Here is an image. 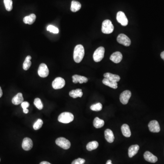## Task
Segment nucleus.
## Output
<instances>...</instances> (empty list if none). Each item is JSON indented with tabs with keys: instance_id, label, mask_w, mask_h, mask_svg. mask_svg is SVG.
<instances>
[{
	"instance_id": "obj_1",
	"label": "nucleus",
	"mask_w": 164,
	"mask_h": 164,
	"mask_svg": "<svg viewBox=\"0 0 164 164\" xmlns=\"http://www.w3.org/2000/svg\"><path fill=\"white\" fill-rule=\"evenodd\" d=\"M84 56V48L81 44L76 46L73 52V59L77 63H80L83 60Z\"/></svg>"
},
{
	"instance_id": "obj_2",
	"label": "nucleus",
	"mask_w": 164,
	"mask_h": 164,
	"mask_svg": "<svg viewBox=\"0 0 164 164\" xmlns=\"http://www.w3.org/2000/svg\"><path fill=\"white\" fill-rule=\"evenodd\" d=\"M74 119V116L70 112H64L61 114L58 117V120L60 122L64 124H68L71 122Z\"/></svg>"
},
{
	"instance_id": "obj_3",
	"label": "nucleus",
	"mask_w": 164,
	"mask_h": 164,
	"mask_svg": "<svg viewBox=\"0 0 164 164\" xmlns=\"http://www.w3.org/2000/svg\"><path fill=\"white\" fill-rule=\"evenodd\" d=\"M102 31L105 34H110L114 30V27L111 21L105 20L103 22L102 25Z\"/></svg>"
},
{
	"instance_id": "obj_4",
	"label": "nucleus",
	"mask_w": 164,
	"mask_h": 164,
	"mask_svg": "<svg viewBox=\"0 0 164 164\" xmlns=\"http://www.w3.org/2000/svg\"><path fill=\"white\" fill-rule=\"evenodd\" d=\"M105 49L100 47L96 49L93 55V59L95 62H99L103 59L105 55Z\"/></svg>"
},
{
	"instance_id": "obj_5",
	"label": "nucleus",
	"mask_w": 164,
	"mask_h": 164,
	"mask_svg": "<svg viewBox=\"0 0 164 164\" xmlns=\"http://www.w3.org/2000/svg\"><path fill=\"white\" fill-rule=\"evenodd\" d=\"M56 144L57 145L64 149H68L71 147L70 141L64 137H60L57 139L56 140Z\"/></svg>"
},
{
	"instance_id": "obj_6",
	"label": "nucleus",
	"mask_w": 164,
	"mask_h": 164,
	"mask_svg": "<svg viewBox=\"0 0 164 164\" xmlns=\"http://www.w3.org/2000/svg\"><path fill=\"white\" fill-rule=\"evenodd\" d=\"M65 81L61 77L56 78L52 83V88L54 89H62L65 86Z\"/></svg>"
},
{
	"instance_id": "obj_7",
	"label": "nucleus",
	"mask_w": 164,
	"mask_h": 164,
	"mask_svg": "<svg viewBox=\"0 0 164 164\" xmlns=\"http://www.w3.org/2000/svg\"><path fill=\"white\" fill-rule=\"evenodd\" d=\"M117 41L119 43L126 47H129L131 44L130 39L124 34H120L119 35L117 38Z\"/></svg>"
},
{
	"instance_id": "obj_8",
	"label": "nucleus",
	"mask_w": 164,
	"mask_h": 164,
	"mask_svg": "<svg viewBox=\"0 0 164 164\" xmlns=\"http://www.w3.org/2000/svg\"><path fill=\"white\" fill-rule=\"evenodd\" d=\"M38 74L42 77H46L49 74V69L46 64L42 63L39 66L38 69Z\"/></svg>"
},
{
	"instance_id": "obj_9",
	"label": "nucleus",
	"mask_w": 164,
	"mask_h": 164,
	"mask_svg": "<svg viewBox=\"0 0 164 164\" xmlns=\"http://www.w3.org/2000/svg\"><path fill=\"white\" fill-rule=\"evenodd\" d=\"M117 21L121 24V25L126 26L128 24V20L124 13L119 11L117 13L116 16Z\"/></svg>"
},
{
	"instance_id": "obj_10",
	"label": "nucleus",
	"mask_w": 164,
	"mask_h": 164,
	"mask_svg": "<svg viewBox=\"0 0 164 164\" xmlns=\"http://www.w3.org/2000/svg\"><path fill=\"white\" fill-rule=\"evenodd\" d=\"M131 96V93L129 90H125L123 91L120 94V102L123 105H126L129 102V99Z\"/></svg>"
},
{
	"instance_id": "obj_11",
	"label": "nucleus",
	"mask_w": 164,
	"mask_h": 164,
	"mask_svg": "<svg viewBox=\"0 0 164 164\" xmlns=\"http://www.w3.org/2000/svg\"><path fill=\"white\" fill-rule=\"evenodd\" d=\"M148 127L149 131L153 133H158L160 131V125L156 120H152L149 123Z\"/></svg>"
},
{
	"instance_id": "obj_12",
	"label": "nucleus",
	"mask_w": 164,
	"mask_h": 164,
	"mask_svg": "<svg viewBox=\"0 0 164 164\" xmlns=\"http://www.w3.org/2000/svg\"><path fill=\"white\" fill-rule=\"evenodd\" d=\"M33 147V142L29 138H25L22 141V147L26 151H30Z\"/></svg>"
},
{
	"instance_id": "obj_13",
	"label": "nucleus",
	"mask_w": 164,
	"mask_h": 164,
	"mask_svg": "<svg viewBox=\"0 0 164 164\" xmlns=\"http://www.w3.org/2000/svg\"><path fill=\"white\" fill-rule=\"evenodd\" d=\"M144 157L145 160L151 163H156L158 161L157 157L148 151L144 153Z\"/></svg>"
},
{
	"instance_id": "obj_14",
	"label": "nucleus",
	"mask_w": 164,
	"mask_h": 164,
	"mask_svg": "<svg viewBox=\"0 0 164 164\" xmlns=\"http://www.w3.org/2000/svg\"><path fill=\"white\" fill-rule=\"evenodd\" d=\"M123 56L122 53L119 52H116L111 55L110 59L114 63L118 64L120 63L122 59Z\"/></svg>"
},
{
	"instance_id": "obj_15",
	"label": "nucleus",
	"mask_w": 164,
	"mask_h": 164,
	"mask_svg": "<svg viewBox=\"0 0 164 164\" xmlns=\"http://www.w3.org/2000/svg\"><path fill=\"white\" fill-rule=\"evenodd\" d=\"M73 82L74 84L79 83L82 84L83 83H87L88 81V79L87 77L78 75H74L73 76Z\"/></svg>"
},
{
	"instance_id": "obj_16",
	"label": "nucleus",
	"mask_w": 164,
	"mask_h": 164,
	"mask_svg": "<svg viewBox=\"0 0 164 164\" xmlns=\"http://www.w3.org/2000/svg\"><path fill=\"white\" fill-rule=\"evenodd\" d=\"M105 136L106 140L109 143H111L114 142V136L113 131L110 129H106L105 131Z\"/></svg>"
},
{
	"instance_id": "obj_17",
	"label": "nucleus",
	"mask_w": 164,
	"mask_h": 164,
	"mask_svg": "<svg viewBox=\"0 0 164 164\" xmlns=\"http://www.w3.org/2000/svg\"><path fill=\"white\" fill-rule=\"evenodd\" d=\"M23 101H24V98H23L22 94L21 93H18L12 99L13 104L16 105L22 104L23 102H24Z\"/></svg>"
},
{
	"instance_id": "obj_18",
	"label": "nucleus",
	"mask_w": 164,
	"mask_h": 164,
	"mask_svg": "<svg viewBox=\"0 0 164 164\" xmlns=\"http://www.w3.org/2000/svg\"><path fill=\"white\" fill-rule=\"evenodd\" d=\"M140 147L137 144L132 145L130 147L128 151V155L130 158L133 157L134 156L136 155L139 151Z\"/></svg>"
},
{
	"instance_id": "obj_19",
	"label": "nucleus",
	"mask_w": 164,
	"mask_h": 164,
	"mask_svg": "<svg viewBox=\"0 0 164 164\" xmlns=\"http://www.w3.org/2000/svg\"><path fill=\"white\" fill-rule=\"evenodd\" d=\"M36 19V16L34 14H31L29 16L24 17L23 18V22L24 23L29 25H31L35 22Z\"/></svg>"
},
{
	"instance_id": "obj_20",
	"label": "nucleus",
	"mask_w": 164,
	"mask_h": 164,
	"mask_svg": "<svg viewBox=\"0 0 164 164\" xmlns=\"http://www.w3.org/2000/svg\"><path fill=\"white\" fill-rule=\"evenodd\" d=\"M105 78H108V80L114 82H118L120 80V77L119 76L116 74H112L110 73H106L104 74Z\"/></svg>"
},
{
	"instance_id": "obj_21",
	"label": "nucleus",
	"mask_w": 164,
	"mask_h": 164,
	"mask_svg": "<svg viewBox=\"0 0 164 164\" xmlns=\"http://www.w3.org/2000/svg\"><path fill=\"white\" fill-rule=\"evenodd\" d=\"M121 131L124 136L126 137H130L131 135L130 127L126 124H123L121 126Z\"/></svg>"
},
{
	"instance_id": "obj_22",
	"label": "nucleus",
	"mask_w": 164,
	"mask_h": 164,
	"mask_svg": "<svg viewBox=\"0 0 164 164\" xmlns=\"http://www.w3.org/2000/svg\"><path fill=\"white\" fill-rule=\"evenodd\" d=\"M69 94L71 97L75 98L77 97H82L83 95V93L81 89H78L70 91Z\"/></svg>"
},
{
	"instance_id": "obj_23",
	"label": "nucleus",
	"mask_w": 164,
	"mask_h": 164,
	"mask_svg": "<svg viewBox=\"0 0 164 164\" xmlns=\"http://www.w3.org/2000/svg\"><path fill=\"white\" fill-rule=\"evenodd\" d=\"M103 83L106 86H109L110 88H113L114 89H116L118 88V84L117 82L112 81L108 80V78H104V80L102 81Z\"/></svg>"
},
{
	"instance_id": "obj_24",
	"label": "nucleus",
	"mask_w": 164,
	"mask_h": 164,
	"mask_svg": "<svg viewBox=\"0 0 164 164\" xmlns=\"http://www.w3.org/2000/svg\"><path fill=\"white\" fill-rule=\"evenodd\" d=\"M81 4L80 2L76 1H73L71 2V10L72 12H77L80 9Z\"/></svg>"
},
{
	"instance_id": "obj_25",
	"label": "nucleus",
	"mask_w": 164,
	"mask_h": 164,
	"mask_svg": "<svg viewBox=\"0 0 164 164\" xmlns=\"http://www.w3.org/2000/svg\"><path fill=\"white\" fill-rule=\"evenodd\" d=\"M94 126L97 129H99L103 127L105 124V121L103 119H99L98 117H96L93 122Z\"/></svg>"
},
{
	"instance_id": "obj_26",
	"label": "nucleus",
	"mask_w": 164,
	"mask_h": 164,
	"mask_svg": "<svg viewBox=\"0 0 164 164\" xmlns=\"http://www.w3.org/2000/svg\"><path fill=\"white\" fill-rule=\"evenodd\" d=\"M31 56L28 55L27 57L23 64V68L24 70H27L30 68L31 65Z\"/></svg>"
},
{
	"instance_id": "obj_27",
	"label": "nucleus",
	"mask_w": 164,
	"mask_h": 164,
	"mask_svg": "<svg viewBox=\"0 0 164 164\" xmlns=\"http://www.w3.org/2000/svg\"><path fill=\"white\" fill-rule=\"evenodd\" d=\"M98 147V143L97 141H93L89 142L86 146V148L89 151H92L96 149Z\"/></svg>"
},
{
	"instance_id": "obj_28",
	"label": "nucleus",
	"mask_w": 164,
	"mask_h": 164,
	"mask_svg": "<svg viewBox=\"0 0 164 164\" xmlns=\"http://www.w3.org/2000/svg\"><path fill=\"white\" fill-rule=\"evenodd\" d=\"M5 6L6 10L10 12L13 8L12 0H4Z\"/></svg>"
},
{
	"instance_id": "obj_29",
	"label": "nucleus",
	"mask_w": 164,
	"mask_h": 164,
	"mask_svg": "<svg viewBox=\"0 0 164 164\" xmlns=\"http://www.w3.org/2000/svg\"><path fill=\"white\" fill-rule=\"evenodd\" d=\"M102 105L100 103H98L94 105H92L90 106V109L93 111H99L102 110Z\"/></svg>"
},
{
	"instance_id": "obj_30",
	"label": "nucleus",
	"mask_w": 164,
	"mask_h": 164,
	"mask_svg": "<svg viewBox=\"0 0 164 164\" xmlns=\"http://www.w3.org/2000/svg\"><path fill=\"white\" fill-rule=\"evenodd\" d=\"M34 104L38 110H41L43 109V104L42 103L40 98H36L34 101Z\"/></svg>"
},
{
	"instance_id": "obj_31",
	"label": "nucleus",
	"mask_w": 164,
	"mask_h": 164,
	"mask_svg": "<svg viewBox=\"0 0 164 164\" xmlns=\"http://www.w3.org/2000/svg\"><path fill=\"white\" fill-rule=\"evenodd\" d=\"M43 125V120L41 119H38L37 121H36L35 123L34 124L33 127L35 130L37 131V130L40 129L42 127Z\"/></svg>"
},
{
	"instance_id": "obj_32",
	"label": "nucleus",
	"mask_w": 164,
	"mask_h": 164,
	"mask_svg": "<svg viewBox=\"0 0 164 164\" xmlns=\"http://www.w3.org/2000/svg\"><path fill=\"white\" fill-rule=\"evenodd\" d=\"M47 30L48 31H50L51 33H53L57 34L59 33V29L56 27L51 25H50L47 26Z\"/></svg>"
},
{
	"instance_id": "obj_33",
	"label": "nucleus",
	"mask_w": 164,
	"mask_h": 164,
	"mask_svg": "<svg viewBox=\"0 0 164 164\" xmlns=\"http://www.w3.org/2000/svg\"><path fill=\"white\" fill-rule=\"evenodd\" d=\"M85 162V160L82 158H78L73 161L72 164H84Z\"/></svg>"
},
{
	"instance_id": "obj_34",
	"label": "nucleus",
	"mask_w": 164,
	"mask_h": 164,
	"mask_svg": "<svg viewBox=\"0 0 164 164\" xmlns=\"http://www.w3.org/2000/svg\"><path fill=\"white\" fill-rule=\"evenodd\" d=\"M21 106L22 107V109H27L29 107V103L27 102H23L21 104Z\"/></svg>"
},
{
	"instance_id": "obj_35",
	"label": "nucleus",
	"mask_w": 164,
	"mask_h": 164,
	"mask_svg": "<svg viewBox=\"0 0 164 164\" xmlns=\"http://www.w3.org/2000/svg\"><path fill=\"white\" fill-rule=\"evenodd\" d=\"M23 111L25 114H27V113H28V112H29V110H28L27 109H23Z\"/></svg>"
},
{
	"instance_id": "obj_36",
	"label": "nucleus",
	"mask_w": 164,
	"mask_h": 164,
	"mask_svg": "<svg viewBox=\"0 0 164 164\" xmlns=\"http://www.w3.org/2000/svg\"><path fill=\"white\" fill-rule=\"evenodd\" d=\"M40 164H51L49 162H47V161H42V162L40 163Z\"/></svg>"
},
{
	"instance_id": "obj_37",
	"label": "nucleus",
	"mask_w": 164,
	"mask_h": 164,
	"mask_svg": "<svg viewBox=\"0 0 164 164\" xmlns=\"http://www.w3.org/2000/svg\"><path fill=\"white\" fill-rule=\"evenodd\" d=\"M2 94H3V92H2L1 87H0V98H1L2 97Z\"/></svg>"
},
{
	"instance_id": "obj_38",
	"label": "nucleus",
	"mask_w": 164,
	"mask_h": 164,
	"mask_svg": "<svg viewBox=\"0 0 164 164\" xmlns=\"http://www.w3.org/2000/svg\"><path fill=\"white\" fill-rule=\"evenodd\" d=\"M161 58H162V59H163L164 60V51L162 52H161Z\"/></svg>"
},
{
	"instance_id": "obj_39",
	"label": "nucleus",
	"mask_w": 164,
	"mask_h": 164,
	"mask_svg": "<svg viewBox=\"0 0 164 164\" xmlns=\"http://www.w3.org/2000/svg\"><path fill=\"white\" fill-rule=\"evenodd\" d=\"M106 164H113L112 163V161L111 160H108V161H107Z\"/></svg>"
},
{
	"instance_id": "obj_40",
	"label": "nucleus",
	"mask_w": 164,
	"mask_h": 164,
	"mask_svg": "<svg viewBox=\"0 0 164 164\" xmlns=\"http://www.w3.org/2000/svg\"><path fill=\"white\" fill-rule=\"evenodd\" d=\"M0 161H1V159H0Z\"/></svg>"
}]
</instances>
